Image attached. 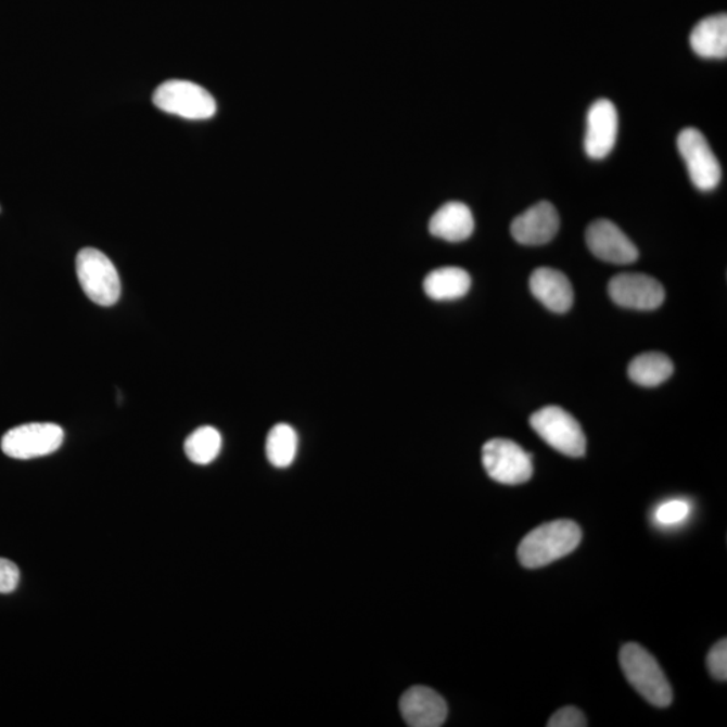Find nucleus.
<instances>
[{
  "instance_id": "nucleus-1",
  "label": "nucleus",
  "mask_w": 727,
  "mask_h": 727,
  "mask_svg": "<svg viewBox=\"0 0 727 727\" xmlns=\"http://www.w3.org/2000/svg\"><path fill=\"white\" fill-rule=\"evenodd\" d=\"M582 540V531L572 520L539 525L524 536L518 558L525 569H539L572 553Z\"/></svg>"
},
{
  "instance_id": "nucleus-2",
  "label": "nucleus",
  "mask_w": 727,
  "mask_h": 727,
  "mask_svg": "<svg viewBox=\"0 0 727 727\" xmlns=\"http://www.w3.org/2000/svg\"><path fill=\"white\" fill-rule=\"evenodd\" d=\"M620 664L625 678L647 702L664 709L673 703V690L660 668L656 659L635 642H629L620 652Z\"/></svg>"
},
{
  "instance_id": "nucleus-3",
  "label": "nucleus",
  "mask_w": 727,
  "mask_h": 727,
  "mask_svg": "<svg viewBox=\"0 0 727 727\" xmlns=\"http://www.w3.org/2000/svg\"><path fill=\"white\" fill-rule=\"evenodd\" d=\"M78 282L89 299L99 306H114L120 298L119 272L110 257L97 248H84L76 257Z\"/></svg>"
},
{
  "instance_id": "nucleus-4",
  "label": "nucleus",
  "mask_w": 727,
  "mask_h": 727,
  "mask_svg": "<svg viewBox=\"0 0 727 727\" xmlns=\"http://www.w3.org/2000/svg\"><path fill=\"white\" fill-rule=\"evenodd\" d=\"M156 109L188 120H206L216 115L217 104L212 94L199 84L169 80L161 84L153 94Z\"/></svg>"
},
{
  "instance_id": "nucleus-5",
  "label": "nucleus",
  "mask_w": 727,
  "mask_h": 727,
  "mask_svg": "<svg viewBox=\"0 0 727 727\" xmlns=\"http://www.w3.org/2000/svg\"><path fill=\"white\" fill-rule=\"evenodd\" d=\"M533 428L552 449L569 457H582L586 452V436L577 419L562 407L540 408L530 418Z\"/></svg>"
},
{
  "instance_id": "nucleus-6",
  "label": "nucleus",
  "mask_w": 727,
  "mask_h": 727,
  "mask_svg": "<svg viewBox=\"0 0 727 727\" xmlns=\"http://www.w3.org/2000/svg\"><path fill=\"white\" fill-rule=\"evenodd\" d=\"M483 465L492 480L505 485H520L533 477V456L516 442L495 438L483 446Z\"/></svg>"
},
{
  "instance_id": "nucleus-7",
  "label": "nucleus",
  "mask_w": 727,
  "mask_h": 727,
  "mask_svg": "<svg viewBox=\"0 0 727 727\" xmlns=\"http://www.w3.org/2000/svg\"><path fill=\"white\" fill-rule=\"evenodd\" d=\"M64 442V430L54 423H26L11 429L2 438L5 456L15 460L52 455Z\"/></svg>"
},
{
  "instance_id": "nucleus-8",
  "label": "nucleus",
  "mask_w": 727,
  "mask_h": 727,
  "mask_svg": "<svg viewBox=\"0 0 727 727\" xmlns=\"http://www.w3.org/2000/svg\"><path fill=\"white\" fill-rule=\"evenodd\" d=\"M678 150L697 189L710 192L718 187L723 169L701 131L692 127L685 128L678 136Z\"/></svg>"
},
{
  "instance_id": "nucleus-9",
  "label": "nucleus",
  "mask_w": 727,
  "mask_h": 727,
  "mask_svg": "<svg viewBox=\"0 0 727 727\" xmlns=\"http://www.w3.org/2000/svg\"><path fill=\"white\" fill-rule=\"evenodd\" d=\"M608 291L614 304L626 309L654 310L665 298L662 283L646 273H618L609 282Z\"/></svg>"
},
{
  "instance_id": "nucleus-10",
  "label": "nucleus",
  "mask_w": 727,
  "mask_h": 727,
  "mask_svg": "<svg viewBox=\"0 0 727 727\" xmlns=\"http://www.w3.org/2000/svg\"><path fill=\"white\" fill-rule=\"evenodd\" d=\"M586 243L591 254L613 265H630L639 259L632 240L611 220H596L586 229Z\"/></svg>"
},
{
  "instance_id": "nucleus-11",
  "label": "nucleus",
  "mask_w": 727,
  "mask_h": 727,
  "mask_svg": "<svg viewBox=\"0 0 727 727\" xmlns=\"http://www.w3.org/2000/svg\"><path fill=\"white\" fill-rule=\"evenodd\" d=\"M617 110L611 100L600 99L591 104L586 117L585 151L591 160H603L616 144Z\"/></svg>"
},
{
  "instance_id": "nucleus-12",
  "label": "nucleus",
  "mask_w": 727,
  "mask_h": 727,
  "mask_svg": "<svg viewBox=\"0 0 727 727\" xmlns=\"http://www.w3.org/2000/svg\"><path fill=\"white\" fill-rule=\"evenodd\" d=\"M561 226L556 206L548 201L531 206L524 214L514 218L511 233L523 245H544L557 237Z\"/></svg>"
},
{
  "instance_id": "nucleus-13",
  "label": "nucleus",
  "mask_w": 727,
  "mask_h": 727,
  "mask_svg": "<svg viewBox=\"0 0 727 727\" xmlns=\"http://www.w3.org/2000/svg\"><path fill=\"white\" fill-rule=\"evenodd\" d=\"M403 719L411 727H439L447 718V704L438 692L416 686L403 693L399 702Z\"/></svg>"
},
{
  "instance_id": "nucleus-14",
  "label": "nucleus",
  "mask_w": 727,
  "mask_h": 727,
  "mask_svg": "<svg viewBox=\"0 0 727 727\" xmlns=\"http://www.w3.org/2000/svg\"><path fill=\"white\" fill-rule=\"evenodd\" d=\"M531 293L548 310L566 313L572 309L574 291L572 283L563 272L550 267L536 268L530 278Z\"/></svg>"
},
{
  "instance_id": "nucleus-15",
  "label": "nucleus",
  "mask_w": 727,
  "mask_h": 727,
  "mask_svg": "<svg viewBox=\"0 0 727 727\" xmlns=\"http://www.w3.org/2000/svg\"><path fill=\"white\" fill-rule=\"evenodd\" d=\"M430 233L449 243H460L472 237L474 218L469 206L451 201L435 212L429 224Z\"/></svg>"
},
{
  "instance_id": "nucleus-16",
  "label": "nucleus",
  "mask_w": 727,
  "mask_h": 727,
  "mask_svg": "<svg viewBox=\"0 0 727 727\" xmlns=\"http://www.w3.org/2000/svg\"><path fill=\"white\" fill-rule=\"evenodd\" d=\"M690 44L699 58L726 59L727 55V16L717 14L707 16L693 27Z\"/></svg>"
},
{
  "instance_id": "nucleus-17",
  "label": "nucleus",
  "mask_w": 727,
  "mask_h": 727,
  "mask_svg": "<svg viewBox=\"0 0 727 727\" xmlns=\"http://www.w3.org/2000/svg\"><path fill=\"white\" fill-rule=\"evenodd\" d=\"M472 286V278L460 267H442L429 273L423 282L424 293L434 301L462 298Z\"/></svg>"
},
{
  "instance_id": "nucleus-18",
  "label": "nucleus",
  "mask_w": 727,
  "mask_h": 727,
  "mask_svg": "<svg viewBox=\"0 0 727 727\" xmlns=\"http://www.w3.org/2000/svg\"><path fill=\"white\" fill-rule=\"evenodd\" d=\"M674 373V364L668 356L660 352H648L635 357L628 367L632 382L642 387H656Z\"/></svg>"
},
{
  "instance_id": "nucleus-19",
  "label": "nucleus",
  "mask_w": 727,
  "mask_h": 727,
  "mask_svg": "<svg viewBox=\"0 0 727 727\" xmlns=\"http://www.w3.org/2000/svg\"><path fill=\"white\" fill-rule=\"evenodd\" d=\"M298 452V434L288 423H278L266 441V456L272 467L284 469L294 462Z\"/></svg>"
},
{
  "instance_id": "nucleus-20",
  "label": "nucleus",
  "mask_w": 727,
  "mask_h": 727,
  "mask_svg": "<svg viewBox=\"0 0 727 727\" xmlns=\"http://www.w3.org/2000/svg\"><path fill=\"white\" fill-rule=\"evenodd\" d=\"M222 447L221 434L212 426L195 430L184 441V455L197 465H208L220 455Z\"/></svg>"
},
{
  "instance_id": "nucleus-21",
  "label": "nucleus",
  "mask_w": 727,
  "mask_h": 727,
  "mask_svg": "<svg viewBox=\"0 0 727 727\" xmlns=\"http://www.w3.org/2000/svg\"><path fill=\"white\" fill-rule=\"evenodd\" d=\"M691 506L689 501L686 500H669L663 502L662 506H659L656 512H654V520L660 525H676L681 522H685L687 518L690 516Z\"/></svg>"
},
{
  "instance_id": "nucleus-22",
  "label": "nucleus",
  "mask_w": 727,
  "mask_h": 727,
  "mask_svg": "<svg viewBox=\"0 0 727 727\" xmlns=\"http://www.w3.org/2000/svg\"><path fill=\"white\" fill-rule=\"evenodd\" d=\"M707 667L715 679H727V640H720L709 652Z\"/></svg>"
},
{
  "instance_id": "nucleus-23",
  "label": "nucleus",
  "mask_w": 727,
  "mask_h": 727,
  "mask_svg": "<svg viewBox=\"0 0 727 727\" xmlns=\"http://www.w3.org/2000/svg\"><path fill=\"white\" fill-rule=\"evenodd\" d=\"M548 727H585L587 720L584 713L574 706L558 710L547 723Z\"/></svg>"
},
{
  "instance_id": "nucleus-24",
  "label": "nucleus",
  "mask_w": 727,
  "mask_h": 727,
  "mask_svg": "<svg viewBox=\"0 0 727 727\" xmlns=\"http://www.w3.org/2000/svg\"><path fill=\"white\" fill-rule=\"evenodd\" d=\"M20 579L18 566L9 559L0 558V595L13 592L18 587Z\"/></svg>"
}]
</instances>
